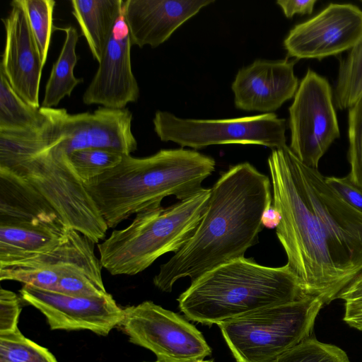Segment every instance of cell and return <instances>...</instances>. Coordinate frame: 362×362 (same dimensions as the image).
<instances>
[{
  "instance_id": "7c38bea8",
  "label": "cell",
  "mask_w": 362,
  "mask_h": 362,
  "mask_svg": "<svg viewBox=\"0 0 362 362\" xmlns=\"http://www.w3.org/2000/svg\"><path fill=\"white\" fill-rule=\"evenodd\" d=\"M298 165L335 264L349 284L362 270V213L347 203L317 169L307 166L300 160Z\"/></svg>"
},
{
  "instance_id": "e0dca14e",
  "label": "cell",
  "mask_w": 362,
  "mask_h": 362,
  "mask_svg": "<svg viewBox=\"0 0 362 362\" xmlns=\"http://www.w3.org/2000/svg\"><path fill=\"white\" fill-rule=\"evenodd\" d=\"M296 61L257 59L240 69L231 84L236 108L271 113L291 99L299 86Z\"/></svg>"
},
{
  "instance_id": "ffe728a7",
  "label": "cell",
  "mask_w": 362,
  "mask_h": 362,
  "mask_svg": "<svg viewBox=\"0 0 362 362\" xmlns=\"http://www.w3.org/2000/svg\"><path fill=\"white\" fill-rule=\"evenodd\" d=\"M69 230L40 223L0 224V265L52 251Z\"/></svg>"
},
{
  "instance_id": "f1b7e54d",
  "label": "cell",
  "mask_w": 362,
  "mask_h": 362,
  "mask_svg": "<svg viewBox=\"0 0 362 362\" xmlns=\"http://www.w3.org/2000/svg\"><path fill=\"white\" fill-rule=\"evenodd\" d=\"M348 138L350 170L346 176L362 191V98L349 109Z\"/></svg>"
},
{
  "instance_id": "ac0fdd59",
  "label": "cell",
  "mask_w": 362,
  "mask_h": 362,
  "mask_svg": "<svg viewBox=\"0 0 362 362\" xmlns=\"http://www.w3.org/2000/svg\"><path fill=\"white\" fill-rule=\"evenodd\" d=\"M214 0H126L122 13L131 43L155 48Z\"/></svg>"
},
{
  "instance_id": "ba28073f",
  "label": "cell",
  "mask_w": 362,
  "mask_h": 362,
  "mask_svg": "<svg viewBox=\"0 0 362 362\" xmlns=\"http://www.w3.org/2000/svg\"><path fill=\"white\" fill-rule=\"evenodd\" d=\"M154 132L162 141L201 149L216 144H257L278 149L286 146V120L273 112L231 119H182L158 110Z\"/></svg>"
},
{
  "instance_id": "4dcf8cb0",
  "label": "cell",
  "mask_w": 362,
  "mask_h": 362,
  "mask_svg": "<svg viewBox=\"0 0 362 362\" xmlns=\"http://www.w3.org/2000/svg\"><path fill=\"white\" fill-rule=\"evenodd\" d=\"M23 300L13 291L0 289V334L18 329Z\"/></svg>"
},
{
  "instance_id": "f546056e",
  "label": "cell",
  "mask_w": 362,
  "mask_h": 362,
  "mask_svg": "<svg viewBox=\"0 0 362 362\" xmlns=\"http://www.w3.org/2000/svg\"><path fill=\"white\" fill-rule=\"evenodd\" d=\"M337 299L344 301L343 320L362 332V270L343 288Z\"/></svg>"
},
{
  "instance_id": "7a4b0ae2",
  "label": "cell",
  "mask_w": 362,
  "mask_h": 362,
  "mask_svg": "<svg viewBox=\"0 0 362 362\" xmlns=\"http://www.w3.org/2000/svg\"><path fill=\"white\" fill-rule=\"evenodd\" d=\"M272 182L250 163L231 166L211 188L208 208L181 250L160 266L153 283L171 292L175 283L191 282L222 264L245 257L259 242L264 210L272 204Z\"/></svg>"
},
{
  "instance_id": "52a82bcc",
  "label": "cell",
  "mask_w": 362,
  "mask_h": 362,
  "mask_svg": "<svg viewBox=\"0 0 362 362\" xmlns=\"http://www.w3.org/2000/svg\"><path fill=\"white\" fill-rule=\"evenodd\" d=\"M323 306L308 296L217 325L237 362H266L309 338Z\"/></svg>"
},
{
  "instance_id": "e575fe53",
  "label": "cell",
  "mask_w": 362,
  "mask_h": 362,
  "mask_svg": "<svg viewBox=\"0 0 362 362\" xmlns=\"http://www.w3.org/2000/svg\"><path fill=\"white\" fill-rule=\"evenodd\" d=\"M195 362H213L212 361H204V360H200Z\"/></svg>"
},
{
  "instance_id": "603a6c76",
  "label": "cell",
  "mask_w": 362,
  "mask_h": 362,
  "mask_svg": "<svg viewBox=\"0 0 362 362\" xmlns=\"http://www.w3.org/2000/svg\"><path fill=\"white\" fill-rule=\"evenodd\" d=\"M42 119L41 107H34L23 100L0 71V132L30 129Z\"/></svg>"
},
{
  "instance_id": "cb8c5ba5",
  "label": "cell",
  "mask_w": 362,
  "mask_h": 362,
  "mask_svg": "<svg viewBox=\"0 0 362 362\" xmlns=\"http://www.w3.org/2000/svg\"><path fill=\"white\" fill-rule=\"evenodd\" d=\"M362 98V37L339 62L338 77L333 93L337 107L349 109Z\"/></svg>"
},
{
  "instance_id": "4fadbf2b",
  "label": "cell",
  "mask_w": 362,
  "mask_h": 362,
  "mask_svg": "<svg viewBox=\"0 0 362 362\" xmlns=\"http://www.w3.org/2000/svg\"><path fill=\"white\" fill-rule=\"evenodd\" d=\"M19 292L23 302L44 315L51 330H88L107 336L124 316V308L110 293L75 296L28 285H23Z\"/></svg>"
},
{
  "instance_id": "277c9868",
  "label": "cell",
  "mask_w": 362,
  "mask_h": 362,
  "mask_svg": "<svg viewBox=\"0 0 362 362\" xmlns=\"http://www.w3.org/2000/svg\"><path fill=\"white\" fill-rule=\"evenodd\" d=\"M267 163L272 202L281 216L276 233L286 252V265L308 296L328 305L348 282L335 264L326 234L308 197L299 159L286 146L273 149Z\"/></svg>"
},
{
  "instance_id": "3957f363",
  "label": "cell",
  "mask_w": 362,
  "mask_h": 362,
  "mask_svg": "<svg viewBox=\"0 0 362 362\" xmlns=\"http://www.w3.org/2000/svg\"><path fill=\"white\" fill-rule=\"evenodd\" d=\"M215 166L212 157L195 150L161 149L143 158L125 155L84 186L108 228H114L133 214L161 206L166 197L182 201L197 194Z\"/></svg>"
},
{
  "instance_id": "44dd1931",
  "label": "cell",
  "mask_w": 362,
  "mask_h": 362,
  "mask_svg": "<svg viewBox=\"0 0 362 362\" xmlns=\"http://www.w3.org/2000/svg\"><path fill=\"white\" fill-rule=\"evenodd\" d=\"M72 14L93 59L100 63L119 18L123 0H71Z\"/></svg>"
},
{
  "instance_id": "484cf974",
  "label": "cell",
  "mask_w": 362,
  "mask_h": 362,
  "mask_svg": "<svg viewBox=\"0 0 362 362\" xmlns=\"http://www.w3.org/2000/svg\"><path fill=\"white\" fill-rule=\"evenodd\" d=\"M124 156L110 149L90 148L74 152L71 155L70 161L84 183L116 167L121 163Z\"/></svg>"
},
{
  "instance_id": "d6986e66",
  "label": "cell",
  "mask_w": 362,
  "mask_h": 362,
  "mask_svg": "<svg viewBox=\"0 0 362 362\" xmlns=\"http://www.w3.org/2000/svg\"><path fill=\"white\" fill-rule=\"evenodd\" d=\"M28 222L67 227L54 208L33 186L0 170V224Z\"/></svg>"
},
{
  "instance_id": "d6a6232c",
  "label": "cell",
  "mask_w": 362,
  "mask_h": 362,
  "mask_svg": "<svg viewBox=\"0 0 362 362\" xmlns=\"http://www.w3.org/2000/svg\"><path fill=\"white\" fill-rule=\"evenodd\" d=\"M316 2L315 0H278L276 4L285 16L291 18L296 14H311Z\"/></svg>"
},
{
  "instance_id": "9c48e42d",
  "label": "cell",
  "mask_w": 362,
  "mask_h": 362,
  "mask_svg": "<svg viewBox=\"0 0 362 362\" xmlns=\"http://www.w3.org/2000/svg\"><path fill=\"white\" fill-rule=\"evenodd\" d=\"M118 327L131 343L152 351L158 362H195L211 354L192 324L151 300L124 308Z\"/></svg>"
},
{
  "instance_id": "8fae6325",
  "label": "cell",
  "mask_w": 362,
  "mask_h": 362,
  "mask_svg": "<svg viewBox=\"0 0 362 362\" xmlns=\"http://www.w3.org/2000/svg\"><path fill=\"white\" fill-rule=\"evenodd\" d=\"M288 112L289 148L303 164L317 169L320 159L340 136L333 92L327 79L308 69Z\"/></svg>"
},
{
  "instance_id": "83f0119b",
  "label": "cell",
  "mask_w": 362,
  "mask_h": 362,
  "mask_svg": "<svg viewBox=\"0 0 362 362\" xmlns=\"http://www.w3.org/2000/svg\"><path fill=\"white\" fill-rule=\"evenodd\" d=\"M266 362H350L341 348L309 337Z\"/></svg>"
},
{
  "instance_id": "1f68e13d",
  "label": "cell",
  "mask_w": 362,
  "mask_h": 362,
  "mask_svg": "<svg viewBox=\"0 0 362 362\" xmlns=\"http://www.w3.org/2000/svg\"><path fill=\"white\" fill-rule=\"evenodd\" d=\"M326 182L351 206L362 213V191L347 176L325 177Z\"/></svg>"
},
{
  "instance_id": "30bf717a",
  "label": "cell",
  "mask_w": 362,
  "mask_h": 362,
  "mask_svg": "<svg viewBox=\"0 0 362 362\" xmlns=\"http://www.w3.org/2000/svg\"><path fill=\"white\" fill-rule=\"evenodd\" d=\"M95 244L78 231L69 229L52 251L0 265V280L52 291L81 283L103 284V266L95 255Z\"/></svg>"
},
{
  "instance_id": "d4e9b609",
  "label": "cell",
  "mask_w": 362,
  "mask_h": 362,
  "mask_svg": "<svg viewBox=\"0 0 362 362\" xmlns=\"http://www.w3.org/2000/svg\"><path fill=\"white\" fill-rule=\"evenodd\" d=\"M0 362H58L45 347L17 329L0 334Z\"/></svg>"
},
{
  "instance_id": "8d00e7d4",
  "label": "cell",
  "mask_w": 362,
  "mask_h": 362,
  "mask_svg": "<svg viewBox=\"0 0 362 362\" xmlns=\"http://www.w3.org/2000/svg\"><path fill=\"white\" fill-rule=\"evenodd\" d=\"M361 2H362V1H361Z\"/></svg>"
},
{
  "instance_id": "4316f807",
  "label": "cell",
  "mask_w": 362,
  "mask_h": 362,
  "mask_svg": "<svg viewBox=\"0 0 362 362\" xmlns=\"http://www.w3.org/2000/svg\"><path fill=\"white\" fill-rule=\"evenodd\" d=\"M37 42L45 66L50 45L53 26L54 0H21Z\"/></svg>"
},
{
  "instance_id": "7402d4cb",
  "label": "cell",
  "mask_w": 362,
  "mask_h": 362,
  "mask_svg": "<svg viewBox=\"0 0 362 362\" xmlns=\"http://www.w3.org/2000/svg\"><path fill=\"white\" fill-rule=\"evenodd\" d=\"M65 33L64 42L59 57L52 66L45 86V94L41 107L53 108L59 105L66 96H70L74 88L83 83L82 78L74 76V68L78 60L76 47L79 35L72 25L56 28Z\"/></svg>"
},
{
  "instance_id": "5b68a950",
  "label": "cell",
  "mask_w": 362,
  "mask_h": 362,
  "mask_svg": "<svg viewBox=\"0 0 362 362\" xmlns=\"http://www.w3.org/2000/svg\"><path fill=\"white\" fill-rule=\"evenodd\" d=\"M306 296L286 264L266 267L243 257L204 274L177 301L188 320L211 326Z\"/></svg>"
},
{
  "instance_id": "9a60e30c",
  "label": "cell",
  "mask_w": 362,
  "mask_h": 362,
  "mask_svg": "<svg viewBox=\"0 0 362 362\" xmlns=\"http://www.w3.org/2000/svg\"><path fill=\"white\" fill-rule=\"evenodd\" d=\"M132 46L122 9L98 70L83 95L84 104L123 109L138 100L140 91L132 71Z\"/></svg>"
},
{
  "instance_id": "836d02e7",
  "label": "cell",
  "mask_w": 362,
  "mask_h": 362,
  "mask_svg": "<svg viewBox=\"0 0 362 362\" xmlns=\"http://www.w3.org/2000/svg\"><path fill=\"white\" fill-rule=\"evenodd\" d=\"M281 220V214L272 202L263 213L262 218V226L269 229L276 228Z\"/></svg>"
},
{
  "instance_id": "6da1fadb",
  "label": "cell",
  "mask_w": 362,
  "mask_h": 362,
  "mask_svg": "<svg viewBox=\"0 0 362 362\" xmlns=\"http://www.w3.org/2000/svg\"><path fill=\"white\" fill-rule=\"evenodd\" d=\"M41 108L43 119L37 126L0 132V160L47 198L69 197L84 190L70 161L74 152L100 148L131 155L137 149L128 108L99 107L77 114Z\"/></svg>"
},
{
  "instance_id": "5bb4252c",
  "label": "cell",
  "mask_w": 362,
  "mask_h": 362,
  "mask_svg": "<svg viewBox=\"0 0 362 362\" xmlns=\"http://www.w3.org/2000/svg\"><path fill=\"white\" fill-rule=\"evenodd\" d=\"M362 37V11L351 4H330L295 25L284 40L288 55L298 59L324 58L349 51Z\"/></svg>"
},
{
  "instance_id": "8992f818",
  "label": "cell",
  "mask_w": 362,
  "mask_h": 362,
  "mask_svg": "<svg viewBox=\"0 0 362 362\" xmlns=\"http://www.w3.org/2000/svg\"><path fill=\"white\" fill-rule=\"evenodd\" d=\"M211 189L168 206H156L136 214L126 228L113 230L98 250L104 269L112 275H136L168 252L187 243L209 205Z\"/></svg>"
},
{
  "instance_id": "d590c367",
  "label": "cell",
  "mask_w": 362,
  "mask_h": 362,
  "mask_svg": "<svg viewBox=\"0 0 362 362\" xmlns=\"http://www.w3.org/2000/svg\"><path fill=\"white\" fill-rule=\"evenodd\" d=\"M145 362H147V361H145ZM154 362H158V361H154Z\"/></svg>"
},
{
  "instance_id": "2e32d148",
  "label": "cell",
  "mask_w": 362,
  "mask_h": 362,
  "mask_svg": "<svg viewBox=\"0 0 362 362\" xmlns=\"http://www.w3.org/2000/svg\"><path fill=\"white\" fill-rule=\"evenodd\" d=\"M10 4L8 16L1 19L6 38L0 71L23 100L40 108V85L44 68L40 52L21 0H13Z\"/></svg>"
}]
</instances>
